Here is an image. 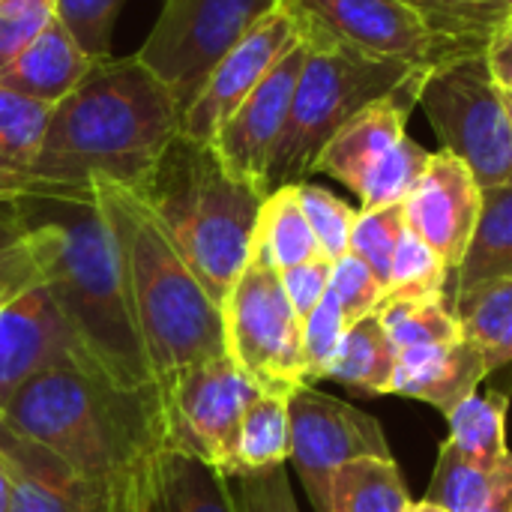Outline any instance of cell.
<instances>
[{"label": "cell", "instance_id": "7dc6e473", "mask_svg": "<svg viewBox=\"0 0 512 512\" xmlns=\"http://www.w3.org/2000/svg\"><path fill=\"white\" fill-rule=\"evenodd\" d=\"M498 3H501V6H504L507 12H512V0H498Z\"/></svg>", "mask_w": 512, "mask_h": 512}, {"label": "cell", "instance_id": "8992f818", "mask_svg": "<svg viewBox=\"0 0 512 512\" xmlns=\"http://www.w3.org/2000/svg\"><path fill=\"white\" fill-rule=\"evenodd\" d=\"M300 36L306 42V60L294 87L285 135L270 165V192L312 177L321 150L357 111L396 93L423 72L402 60L372 57L321 36Z\"/></svg>", "mask_w": 512, "mask_h": 512}, {"label": "cell", "instance_id": "e575fe53", "mask_svg": "<svg viewBox=\"0 0 512 512\" xmlns=\"http://www.w3.org/2000/svg\"><path fill=\"white\" fill-rule=\"evenodd\" d=\"M348 324L345 315L336 303V297L327 291L324 300L300 321V342H303V375H306V387H312L315 381H324L333 357L339 351V342L345 336Z\"/></svg>", "mask_w": 512, "mask_h": 512}, {"label": "cell", "instance_id": "3957f363", "mask_svg": "<svg viewBox=\"0 0 512 512\" xmlns=\"http://www.w3.org/2000/svg\"><path fill=\"white\" fill-rule=\"evenodd\" d=\"M180 135V105L135 57H102L51 108L33 183L93 192L114 183L138 192Z\"/></svg>", "mask_w": 512, "mask_h": 512}, {"label": "cell", "instance_id": "b9f144b4", "mask_svg": "<svg viewBox=\"0 0 512 512\" xmlns=\"http://www.w3.org/2000/svg\"><path fill=\"white\" fill-rule=\"evenodd\" d=\"M483 57L489 63L495 84L504 93H512V12L489 33V39L483 45Z\"/></svg>", "mask_w": 512, "mask_h": 512}, {"label": "cell", "instance_id": "ac0fdd59", "mask_svg": "<svg viewBox=\"0 0 512 512\" xmlns=\"http://www.w3.org/2000/svg\"><path fill=\"white\" fill-rule=\"evenodd\" d=\"M489 375L492 372L483 351L468 339L450 345L405 348L396 357L390 396L426 402L447 417L465 399H471Z\"/></svg>", "mask_w": 512, "mask_h": 512}, {"label": "cell", "instance_id": "f1b7e54d", "mask_svg": "<svg viewBox=\"0 0 512 512\" xmlns=\"http://www.w3.org/2000/svg\"><path fill=\"white\" fill-rule=\"evenodd\" d=\"M291 456V423L288 399L273 393H258L240 423L237 441V474H255L285 465Z\"/></svg>", "mask_w": 512, "mask_h": 512}, {"label": "cell", "instance_id": "f35d334b", "mask_svg": "<svg viewBox=\"0 0 512 512\" xmlns=\"http://www.w3.org/2000/svg\"><path fill=\"white\" fill-rule=\"evenodd\" d=\"M228 489L237 512H300L285 465L255 474H237L228 480Z\"/></svg>", "mask_w": 512, "mask_h": 512}, {"label": "cell", "instance_id": "44dd1931", "mask_svg": "<svg viewBox=\"0 0 512 512\" xmlns=\"http://www.w3.org/2000/svg\"><path fill=\"white\" fill-rule=\"evenodd\" d=\"M498 279H512V183L483 189L474 237L453 273V297Z\"/></svg>", "mask_w": 512, "mask_h": 512}, {"label": "cell", "instance_id": "52a82bcc", "mask_svg": "<svg viewBox=\"0 0 512 512\" xmlns=\"http://www.w3.org/2000/svg\"><path fill=\"white\" fill-rule=\"evenodd\" d=\"M417 105L441 150L462 159L480 189L512 183V123L483 51L429 66L417 84Z\"/></svg>", "mask_w": 512, "mask_h": 512}, {"label": "cell", "instance_id": "d6986e66", "mask_svg": "<svg viewBox=\"0 0 512 512\" xmlns=\"http://www.w3.org/2000/svg\"><path fill=\"white\" fill-rule=\"evenodd\" d=\"M93 66L96 57H90L54 18L6 69H0V84L54 108L90 75Z\"/></svg>", "mask_w": 512, "mask_h": 512}, {"label": "cell", "instance_id": "8d00e7d4", "mask_svg": "<svg viewBox=\"0 0 512 512\" xmlns=\"http://www.w3.org/2000/svg\"><path fill=\"white\" fill-rule=\"evenodd\" d=\"M330 294L336 297L345 324L351 327L354 321L372 315L381 309L387 288L378 282V276L357 258V255H342L339 261H333V273H330Z\"/></svg>", "mask_w": 512, "mask_h": 512}, {"label": "cell", "instance_id": "4dcf8cb0", "mask_svg": "<svg viewBox=\"0 0 512 512\" xmlns=\"http://www.w3.org/2000/svg\"><path fill=\"white\" fill-rule=\"evenodd\" d=\"M450 297L453 300V270L438 258V252L423 243L411 228H405L393 267H390V285L384 300H435Z\"/></svg>", "mask_w": 512, "mask_h": 512}, {"label": "cell", "instance_id": "bcb514c9", "mask_svg": "<svg viewBox=\"0 0 512 512\" xmlns=\"http://www.w3.org/2000/svg\"><path fill=\"white\" fill-rule=\"evenodd\" d=\"M504 93V90H501ZM504 105H507V117H510L512 123V93H504Z\"/></svg>", "mask_w": 512, "mask_h": 512}, {"label": "cell", "instance_id": "cb8c5ba5", "mask_svg": "<svg viewBox=\"0 0 512 512\" xmlns=\"http://www.w3.org/2000/svg\"><path fill=\"white\" fill-rule=\"evenodd\" d=\"M252 255L276 270H288L324 255L300 207L297 186H279L267 192L255 225Z\"/></svg>", "mask_w": 512, "mask_h": 512}, {"label": "cell", "instance_id": "484cf974", "mask_svg": "<svg viewBox=\"0 0 512 512\" xmlns=\"http://www.w3.org/2000/svg\"><path fill=\"white\" fill-rule=\"evenodd\" d=\"M411 504L396 459H354L330 480V512H408Z\"/></svg>", "mask_w": 512, "mask_h": 512}, {"label": "cell", "instance_id": "1f68e13d", "mask_svg": "<svg viewBox=\"0 0 512 512\" xmlns=\"http://www.w3.org/2000/svg\"><path fill=\"white\" fill-rule=\"evenodd\" d=\"M441 39L483 51L489 33L510 15L498 0H402Z\"/></svg>", "mask_w": 512, "mask_h": 512}, {"label": "cell", "instance_id": "5bb4252c", "mask_svg": "<svg viewBox=\"0 0 512 512\" xmlns=\"http://www.w3.org/2000/svg\"><path fill=\"white\" fill-rule=\"evenodd\" d=\"M300 42L291 9L279 0L222 60L210 69L186 111L180 114V135L210 144L216 129L237 111V105L264 81V75Z\"/></svg>", "mask_w": 512, "mask_h": 512}, {"label": "cell", "instance_id": "d6a6232c", "mask_svg": "<svg viewBox=\"0 0 512 512\" xmlns=\"http://www.w3.org/2000/svg\"><path fill=\"white\" fill-rule=\"evenodd\" d=\"M405 210L402 204L393 207H378V210H360L354 231H351V246L348 252L357 255L387 288L390 285V267L396 246L405 234Z\"/></svg>", "mask_w": 512, "mask_h": 512}, {"label": "cell", "instance_id": "5b68a950", "mask_svg": "<svg viewBox=\"0 0 512 512\" xmlns=\"http://www.w3.org/2000/svg\"><path fill=\"white\" fill-rule=\"evenodd\" d=\"M135 195L156 216L213 303L222 306L249 264L267 195L231 177L210 144L186 135L168 144L156 171Z\"/></svg>", "mask_w": 512, "mask_h": 512}, {"label": "cell", "instance_id": "277c9868", "mask_svg": "<svg viewBox=\"0 0 512 512\" xmlns=\"http://www.w3.org/2000/svg\"><path fill=\"white\" fill-rule=\"evenodd\" d=\"M111 228L126 303L153 384L168 390L183 372L228 357L222 306L204 291L147 204L123 186H93Z\"/></svg>", "mask_w": 512, "mask_h": 512}, {"label": "cell", "instance_id": "7a4b0ae2", "mask_svg": "<svg viewBox=\"0 0 512 512\" xmlns=\"http://www.w3.org/2000/svg\"><path fill=\"white\" fill-rule=\"evenodd\" d=\"M0 426L54 459L75 480L123 501H156L168 450L159 387L123 393L78 363L27 381Z\"/></svg>", "mask_w": 512, "mask_h": 512}, {"label": "cell", "instance_id": "30bf717a", "mask_svg": "<svg viewBox=\"0 0 512 512\" xmlns=\"http://www.w3.org/2000/svg\"><path fill=\"white\" fill-rule=\"evenodd\" d=\"M162 393L168 450L189 453L219 471L237 477V441L249 402L261 393L231 357H219L183 372Z\"/></svg>", "mask_w": 512, "mask_h": 512}, {"label": "cell", "instance_id": "ab89813d", "mask_svg": "<svg viewBox=\"0 0 512 512\" xmlns=\"http://www.w3.org/2000/svg\"><path fill=\"white\" fill-rule=\"evenodd\" d=\"M330 273H333V261L330 258H312V261H303L297 267H288V270H279V282H282V291L288 297V303L294 306L297 318L303 321L321 300L324 294L330 291Z\"/></svg>", "mask_w": 512, "mask_h": 512}, {"label": "cell", "instance_id": "83f0119b", "mask_svg": "<svg viewBox=\"0 0 512 512\" xmlns=\"http://www.w3.org/2000/svg\"><path fill=\"white\" fill-rule=\"evenodd\" d=\"M162 512H237L228 480L201 459L165 450L159 471Z\"/></svg>", "mask_w": 512, "mask_h": 512}, {"label": "cell", "instance_id": "8fae6325", "mask_svg": "<svg viewBox=\"0 0 512 512\" xmlns=\"http://www.w3.org/2000/svg\"><path fill=\"white\" fill-rule=\"evenodd\" d=\"M297 30L306 36H321L354 51L402 60L417 69H429L465 51L438 33L402 0H282Z\"/></svg>", "mask_w": 512, "mask_h": 512}, {"label": "cell", "instance_id": "74e56055", "mask_svg": "<svg viewBox=\"0 0 512 512\" xmlns=\"http://www.w3.org/2000/svg\"><path fill=\"white\" fill-rule=\"evenodd\" d=\"M54 18L57 0H0V69H6Z\"/></svg>", "mask_w": 512, "mask_h": 512}, {"label": "cell", "instance_id": "ba28073f", "mask_svg": "<svg viewBox=\"0 0 512 512\" xmlns=\"http://www.w3.org/2000/svg\"><path fill=\"white\" fill-rule=\"evenodd\" d=\"M225 351L261 390L291 396L306 387L300 318L288 303L279 270L249 255V264L222 300Z\"/></svg>", "mask_w": 512, "mask_h": 512}, {"label": "cell", "instance_id": "ee69618b", "mask_svg": "<svg viewBox=\"0 0 512 512\" xmlns=\"http://www.w3.org/2000/svg\"><path fill=\"white\" fill-rule=\"evenodd\" d=\"M486 512H512V489L498 501V504H492Z\"/></svg>", "mask_w": 512, "mask_h": 512}, {"label": "cell", "instance_id": "f546056e", "mask_svg": "<svg viewBox=\"0 0 512 512\" xmlns=\"http://www.w3.org/2000/svg\"><path fill=\"white\" fill-rule=\"evenodd\" d=\"M378 318L390 342L396 345V351L423 348V345H450V342L465 339L450 297L384 300L378 309Z\"/></svg>", "mask_w": 512, "mask_h": 512}, {"label": "cell", "instance_id": "603a6c76", "mask_svg": "<svg viewBox=\"0 0 512 512\" xmlns=\"http://www.w3.org/2000/svg\"><path fill=\"white\" fill-rule=\"evenodd\" d=\"M396 357V345L390 342L378 312H372L345 330L327 378L360 390L363 396H390Z\"/></svg>", "mask_w": 512, "mask_h": 512}, {"label": "cell", "instance_id": "ffe728a7", "mask_svg": "<svg viewBox=\"0 0 512 512\" xmlns=\"http://www.w3.org/2000/svg\"><path fill=\"white\" fill-rule=\"evenodd\" d=\"M51 120V105L0 84V201H15L33 186V165Z\"/></svg>", "mask_w": 512, "mask_h": 512}, {"label": "cell", "instance_id": "e0dca14e", "mask_svg": "<svg viewBox=\"0 0 512 512\" xmlns=\"http://www.w3.org/2000/svg\"><path fill=\"white\" fill-rule=\"evenodd\" d=\"M423 72H417L396 93L357 111L321 150L315 174H327L345 183L351 192H357L363 180L375 168H381L393 156V150L408 138V117L417 108V84Z\"/></svg>", "mask_w": 512, "mask_h": 512}, {"label": "cell", "instance_id": "836d02e7", "mask_svg": "<svg viewBox=\"0 0 512 512\" xmlns=\"http://www.w3.org/2000/svg\"><path fill=\"white\" fill-rule=\"evenodd\" d=\"M294 186H297L300 207L306 213V222H309V228H312V234H315L324 258L339 261L342 255H348L351 231H354V222H357V213L360 210H354L348 201H342L330 189L315 186L309 180L294 183Z\"/></svg>", "mask_w": 512, "mask_h": 512}, {"label": "cell", "instance_id": "6da1fadb", "mask_svg": "<svg viewBox=\"0 0 512 512\" xmlns=\"http://www.w3.org/2000/svg\"><path fill=\"white\" fill-rule=\"evenodd\" d=\"M12 213L33 246L39 282L54 297L84 372L123 393L153 390L114 237L96 195L33 183L12 201Z\"/></svg>", "mask_w": 512, "mask_h": 512}, {"label": "cell", "instance_id": "d4e9b609", "mask_svg": "<svg viewBox=\"0 0 512 512\" xmlns=\"http://www.w3.org/2000/svg\"><path fill=\"white\" fill-rule=\"evenodd\" d=\"M462 336L474 342L489 372L512 366V279H498L453 297Z\"/></svg>", "mask_w": 512, "mask_h": 512}, {"label": "cell", "instance_id": "d590c367", "mask_svg": "<svg viewBox=\"0 0 512 512\" xmlns=\"http://www.w3.org/2000/svg\"><path fill=\"white\" fill-rule=\"evenodd\" d=\"M126 0H57V21L96 60L111 57V36Z\"/></svg>", "mask_w": 512, "mask_h": 512}, {"label": "cell", "instance_id": "4fadbf2b", "mask_svg": "<svg viewBox=\"0 0 512 512\" xmlns=\"http://www.w3.org/2000/svg\"><path fill=\"white\" fill-rule=\"evenodd\" d=\"M306 60V42H300L264 75V81L237 105V111L216 129L210 147L222 168L258 189L270 192V165L288 126L294 87Z\"/></svg>", "mask_w": 512, "mask_h": 512}, {"label": "cell", "instance_id": "60d3db41", "mask_svg": "<svg viewBox=\"0 0 512 512\" xmlns=\"http://www.w3.org/2000/svg\"><path fill=\"white\" fill-rule=\"evenodd\" d=\"M33 279H39V267L27 234L18 228L15 234L0 237V303Z\"/></svg>", "mask_w": 512, "mask_h": 512}, {"label": "cell", "instance_id": "f6af8a7d", "mask_svg": "<svg viewBox=\"0 0 512 512\" xmlns=\"http://www.w3.org/2000/svg\"><path fill=\"white\" fill-rule=\"evenodd\" d=\"M408 512H444L441 507H435V504H429V501H420V504H411Z\"/></svg>", "mask_w": 512, "mask_h": 512}, {"label": "cell", "instance_id": "7402d4cb", "mask_svg": "<svg viewBox=\"0 0 512 512\" xmlns=\"http://www.w3.org/2000/svg\"><path fill=\"white\" fill-rule=\"evenodd\" d=\"M512 489V453L495 465L465 459L447 441L438 450L435 474L423 501L444 512H486Z\"/></svg>", "mask_w": 512, "mask_h": 512}, {"label": "cell", "instance_id": "4316f807", "mask_svg": "<svg viewBox=\"0 0 512 512\" xmlns=\"http://www.w3.org/2000/svg\"><path fill=\"white\" fill-rule=\"evenodd\" d=\"M507 408H510L507 393H501V390L480 393L477 390L471 399H465L456 411L447 414V423H450L447 444L453 450H459L465 459H474L483 465H495V462L507 459L510 456Z\"/></svg>", "mask_w": 512, "mask_h": 512}, {"label": "cell", "instance_id": "7bdbcfd3", "mask_svg": "<svg viewBox=\"0 0 512 512\" xmlns=\"http://www.w3.org/2000/svg\"><path fill=\"white\" fill-rule=\"evenodd\" d=\"M9 504H12V483H9L6 465L0 459V512H9Z\"/></svg>", "mask_w": 512, "mask_h": 512}, {"label": "cell", "instance_id": "2e32d148", "mask_svg": "<svg viewBox=\"0 0 512 512\" xmlns=\"http://www.w3.org/2000/svg\"><path fill=\"white\" fill-rule=\"evenodd\" d=\"M483 207V189L462 159L447 150L429 156L420 180L402 201L405 225L429 243L456 273L474 237Z\"/></svg>", "mask_w": 512, "mask_h": 512}, {"label": "cell", "instance_id": "7c38bea8", "mask_svg": "<svg viewBox=\"0 0 512 512\" xmlns=\"http://www.w3.org/2000/svg\"><path fill=\"white\" fill-rule=\"evenodd\" d=\"M291 462L315 512H330V480L354 459H393L384 429L360 408L300 387L288 396Z\"/></svg>", "mask_w": 512, "mask_h": 512}, {"label": "cell", "instance_id": "9c48e42d", "mask_svg": "<svg viewBox=\"0 0 512 512\" xmlns=\"http://www.w3.org/2000/svg\"><path fill=\"white\" fill-rule=\"evenodd\" d=\"M279 0H162V12L135 57L168 87L180 114L210 75Z\"/></svg>", "mask_w": 512, "mask_h": 512}, {"label": "cell", "instance_id": "9a60e30c", "mask_svg": "<svg viewBox=\"0 0 512 512\" xmlns=\"http://www.w3.org/2000/svg\"><path fill=\"white\" fill-rule=\"evenodd\" d=\"M63 363L81 366L78 348L54 297L33 279L0 303V417L27 381Z\"/></svg>", "mask_w": 512, "mask_h": 512}]
</instances>
